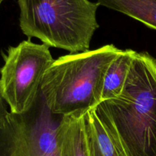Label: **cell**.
<instances>
[{"instance_id": "obj_4", "label": "cell", "mask_w": 156, "mask_h": 156, "mask_svg": "<svg viewBox=\"0 0 156 156\" xmlns=\"http://www.w3.org/2000/svg\"><path fill=\"white\" fill-rule=\"evenodd\" d=\"M2 56L0 94L11 113L24 114L36 105L44 75L54 59L48 46L30 39L9 47Z\"/></svg>"}, {"instance_id": "obj_11", "label": "cell", "mask_w": 156, "mask_h": 156, "mask_svg": "<svg viewBox=\"0 0 156 156\" xmlns=\"http://www.w3.org/2000/svg\"><path fill=\"white\" fill-rule=\"evenodd\" d=\"M5 0H0V8H1V5H2V2H4Z\"/></svg>"}, {"instance_id": "obj_8", "label": "cell", "mask_w": 156, "mask_h": 156, "mask_svg": "<svg viewBox=\"0 0 156 156\" xmlns=\"http://www.w3.org/2000/svg\"><path fill=\"white\" fill-rule=\"evenodd\" d=\"M137 52L122 50L108 68L104 82L101 101L118 97L122 93Z\"/></svg>"}, {"instance_id": "obj_2", "label": "cell", "mask_w": 156, "mask_h": 156, "mask_svg": "<svg viewBox=\"0 0 156 156\" xmlns=\"http://www.w3.org/2000/svg\"><path fill=\"white\" fill-rule=\"evenodd\" d=\"M121 50L113 44L61 56L43 79L41 93L53 114H84L101 102L108 68Z\"/></svg>"}, {"instance_id": "obj_5", "label": "cell", "mask_w": 156, "mask_h": 156, "mask_svg": "<svg viewBox=\"0 0 156 156\" xmlns=\"http://www.w3.org/2000/svg\"><path fill=\"white\" fill-rule=\"evenodd\" d=\"M0 156L61 155L59 149L47 150L34 143L24 114L9 112L5 123L0 129Z\"/></svg>"}, {"instance_id": "obj_3", "label": "cell", "mask_w": 156, "mask_h": 156, "mask_svg": "<svg viewBox=\"0 0 156 156\" xmlns=\"http://www.w3.org/2000/svg\"><path fill=\"white\" fill-rule=\"evenodd\" d=\"M19 25L27 37L70 53L89 50L98 2L89 0H18Z\"/></svg>"}, {"instance_id": "obj_6", "label": "cell", "mask_w": 156, "mask_h": 156, "mask_svg": "<svg viewBox=\"0 0 156 156\" xmlns=\"http://www.w3.org/2000/svg\"><path fill=\"white\" fill-rule=\"evenodd\" d=\"M56 136L61 156H93L87 139L85 114L62 117Z\"/></svg>"}, {"instance_id": "obj_10", "label": "cell", "mask_w": 156, "mask_h": 156, "mask_svg": "<svg viewBox=\"0 0 156 156\" xmlns=\"http://www.w3.org/2000/svg\"><path fill=\"white\" fill-rule=\"evenodd\" d=\"M9 112L7 111L5 101L3 100L1 94H0V129L3 127L7 120Z\"/></svg>"}, {"instance_id": "obj_1", "label": "cell", "mask_w": 156, "mask_h": 156, "mask_svg": "<svg viewBox=\"0 0 156 156\" xmlns=\"http://www.w3.org/2000/svg\"><path fill=\"white\" fill-rule=\"evenodd\" d=\"M123 156H156V59L137 52L122 93L95 108Z\"/></svg>"}, {"instance_id": "obj_7", "label": "cell", "mask_w": 156, "mask_h": 156, "mask_svg": "<svg viewBox=\"0 0 156 156\" xmlns=\"http://www.w3.org/2000/svg\"><path fill=\"white\" fill-rule=\"evenodd\" d=\"M88 146L93 156H123L95 108L85 114Z\"/></svg>"}, {"instance_id": "obj_9", "label": "cell", "mask_w": 156, "mask_h": 156, "mask_svg": "<svg viewBox=\"0 0 156 156\" xmlns=\"http://www.w3.org/2000/svg\"><path fill=\"white\" fill-rule=\"evenodd\" d=\"M98 2L156 30V0H98Z\"/></svg>"}]
</instances>
